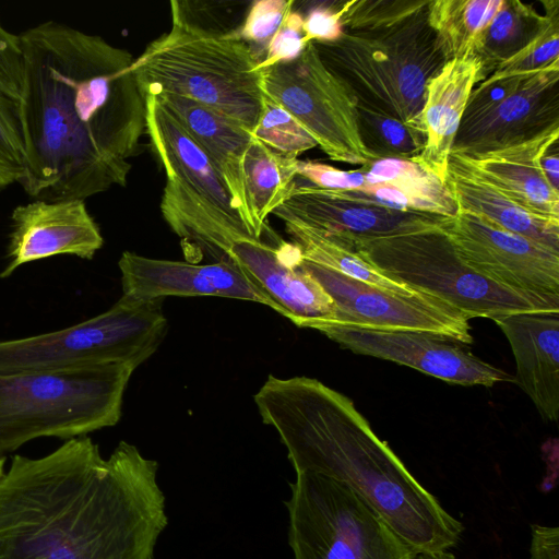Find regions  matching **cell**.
<instances>
[{
  "label": "cell",
  "instance_id": "obj_1",
  "mask_svg": "<svg viewBox=\"0 0 559 559\" xmlns=\"http://www.w3.org/2000/svg\"><path fill=\"white\" fill-rule=\"evenodd\" d=\"M19 36L24 192L34 200H85L124 187L129 159L140 153L146 134L133 56L56 21Z\"/></svg>",
  "mask_w": 559,
  "mask_h": 559
},
{
  "label": "cell",
  "instance_id": "obj_2",
  "mask_svg": "<svg viewBox=\"0 0 559 559\" xmlns=\"http://www.w3.org/2000/svg\"><path fill=\"white\" fill-rule=\"evenodd\" d=\"M158 464L120 441L109 457L87 436L0 476V559H153L168 524Z\"/></svg>",
  "mask_w": 559,
  "mask_h": 559
},
{
  "label": "cell",
  "instance_id": "obj_3",
  "mask_svg": "<svg viewBox=\"0 0 559 559\" xmlns=\"http://www.w3.org/2000/svg\"><path fill=\"white\" fill-rule=\"evenodd\" d=\"M298 473H318L359 495L416 552L448 550L464 526L406 468L344 394L317 379L270 374L253 396Z\"/></svg>",
  "mask_w": 559,
  "mask_h": 559
},
{
  "label": "cell",
  "instance_id": "obj_4",
  "mask_svg": "<svg viewBox=\"0 0 559 559\" xmlns=\"http://www.w3.org/2000/svg\"><path fill=\"white\" fill-rule=\"evenodd\" d=\"M171 27L134 58V73L144 96L173 94L190 98L239 122L250 132L261 110V72L248 45L201 26L182 14L175 1Z\"/></svg>",
  "mask_w": 559,
  "mask_h": 559
},
{
  "label": "cell",
  "instance_id": "obj_5",
  "mask_svg": "<svg viewBox=\"0 0 559 559\" xmlns=\"http://www.w3.org/2000/svg\"><path fill=\"white\" fill-rule=\"evenodd\" d=\"M427 9L386 28L344 32L331 43L312 41L357 103L400 120L424 140L426 86L445 62Z\"/></svg>",
  "mask_w": 559,
  "mask_h": 559
},
{
  "label": "cell",
  "instance_id": "obj_6",
  "mask_svg": "<svg viewBox=\"0 0 559 559\" xmlns=\"http://www.w3.org/2000/svg\"><path fill=\"white\" fill-rule=\"evenodd\" d=\"M134 370L114 364L0 373V459L36 438L71 439L115 426Z\"/></svg>",
  "mask_w": 559,
  "mask_h": 559
},
{
  "label": "cell",
  "instance_id": "obj_7",
  "mask_svg": "<svg viewBox=\"0 0 559 559\" xmlns=\"http://www.w3.org/2000/svg\"><path fill=\"white\" fill-rule=\"evenodd\" d=\"M352 243L383 275L455 308L469 319L559 310V305L508 288L471 267L440 226Z\"/></svg>",
  "mask_w": 559,
  "mask_h": 559
},
{
  "label": "cell",
  "instance_id": "obj_8",
  "mask_svg": "<svg viewBox=\"0 0 559 559\" xmlns=\"http://www.w3.org/2000/svg\"><path fill=\"white\" fill-rule=\"evenodd\" d=\"M163 300L122 295L108 310L75 325L0 341V373L114 364H127L136 369L158 349L167 335Z\"/></svg>",
  "mask_w": 559,
  "mask_h": 559
},
{
  "label": "cell",
  "instance_id": "obj_9",
  "mask_svg": "<svg viewBox=\"0 0 559 559\" xmlns=\"http://www.w3.org/2000/svg\"><path fill=\"white\" fill-rule=\"evenodd\" d=\"M289 486L285 504L294 559H415L417 554L344 483L305 472Z\"/></svg>",
  "mask_w": 559,
  "mask_h": 559
},
{
  "label": "cell",
  "instance_id": "obj_10",
  "mask_svg": "<svg viewBox=\"0 0 559 559\" xmlns=\"http://www.w3.org/2000/svg\"><path fill=\"white\" fill-rule=\"evenodd\" d=\"M260 72L261 91L285 108L331 159L361 166L374 160L359 136L354 96L323 63L313 43L296 60Z\"/></svg>",
  "mask_w": 559,
  "mask_h": 559
},
{
  "label": "cell",
  "instance_id": "obj_11",
  "mask_svg": "<svg viewBox=\"0 0 559 559\" xmlns=\"http://www.w3.org/2000/svg\"><path fill=\"white\" fill-rule=\"evenodd\" d=\"M559 61L534 73L493 78L469 96L451 153L472 156L559 126Z\"/></svg>",
  "mask_w": 559,
  "mask_h": 559
},
{
  "label": "cell",
  "instance_id": "obj_12",
  "mask_svg": "<svg viewBox=\"0 0 559 559\" xmlns=\"http://www.w3.org/2000/svg\"><path fill=\"white\" fill-rule=\"evenodd\" d=\"M295 261L319 282L334 302L333 318L314 322L420 331L442 335L460 344L473 343L471 319L431 296L383 289L310 262L300 252Z\"/></svg>",
  "mask_w": 559,
  "mask_h": 559
},
{
  "label": "cell",
  "instance_id": "obj_13",
  "mask_svg": "<svg viewBox=\"0 0 559 559\" xmlns=\"http://www.w3.org/2000/svg\"><path fill=\"white\" fill-rule=\"evenodd\" d=\"M440 229L477 272L508 288L559 305V252L469 211L443 217Z\"/></svg>",
  "mask_w": 559,
  "mask_h": 559
},
{
  "label": "cell",
  "instance_id": "obj_14",
  "mask_svg": "<svg viewBox=\"0 0 559 559\" xmlns=\"http://www.w3.org/2000/svg\"><path fill=\"white\" fill-rule=\"evenodd\" d=\"M305 328L321 332L353 353L404 365L448 383L492 386L513 380L502 369L479 359L460 343L442 335L325 322H310Z\"/></svg>",
  "mask_w": 559,
  "mask_h": 559
},
{
  "label": "cell",
  "instance_id": "obj_15",
  "mask_svg": "<svg viewBox=\"0 0 559 559\" xmlns=\"http://www.w3.org/2000/svg\"><path fill=\"white\" fill-rule=\"evenodd\" d=\"M100 229L85 200H34L11 213L8 263L0 278L25 263L60 254L91 260L103 247Z\"/></svg>",
  "mask_w": 559,
  "mask_h": 559
},
{
  "label": "cell",
  "instance_id": "obj_16",
  "mask_svg": "<svg viewBox=\"0 0 559 559\" xmlns=\"http://www.w3.org/2000/svg\"><path fill=\"white\" fill-rule=\"evenodd\" d=\"M272 214L293 216L350 242L435 229L443 218L389 209L359 200L348 191L298 181L288 199Z\"/></svg>",
  "mask_w": 559,
  "mask_h": 559
},
{
  "label": "cell",
  "instance_id": "obj_17",
  "mask_svg": "<svg viewBox=\"0 0 559 559\" xmlns=\"http://www.w3.org/2000/svg\"><path fill=\"white\" fill-rule=\"evenodd\" d=\"M118 266L122 295L126 296L141 299L214 296L262 304L284 316L282 309L245 273L224 262L198 264L124 251Z\"/></svg>",
  "mask_w": 559,
  "mask_h": 559
},
{
  "label": "cell",
  "instance_id": "obj_18",
  "mask_svg": "<svg viewBox=\"0 0 559 559\" xmlns=\"http://www.w3.org/2000/svg\"><path fill=\"white\" fill-rule=\"evenodd\" d=\"M511 346L514 381L528 395L539 414L559 418V310H531L491 319Z\"/></svg>",
  "mask_w": 559,
  "mask_h": 559
},
{
  "label": "cell",
  "instance_id": "obj_19",
  "mask_svg": "<svg viewBox=\"0 0 559 559\" xmlns=\"http://www.w3.org/2000/svg\"><path fill=\"white\" fill-rule=\"evenodd\" d=\"M487 78L476 56L444 62L429 80L421 110L425 145L417 162L447 182L449 156L474 87Z\"/></svg>",
  "mask_w": 559,
  "mask_h": 559
},
{
  "label": "cell",
  "instance_id": "obj_20",
  "mask_svg": "<svg viewBox=\"0 0 559 559\" xmlns=\"http://www.w3.org/2000/svg\"><path fill=\"white\" fill-rule=\"evenodd\" d=\"M558 139L559 126H556L500 150L472 156L453 155L523 207L559 219V192L548 183L540 167L543 154Z\"/></svg>",
  "mask_w": 559,
  "mask_h": 559
},
{
  "label": "cell",
  "instance_id": "obj_21",
  "mask_svg": "<svg viewBox=\"0 0 559 559\" xmlns=\"http://www.w3.org/2000/svg\"><path fill=\"white\" fill-rule=\"evenodd\" d=\"M183 127L213 163L241 221L257 236L248 211L242 162L253 138L239 122L190 98L154 96Z\"/></svg>",
  "mask_w": 559,
  "mask_h": 559
},
{
  "label": "cell",
  "instance_id": "obj_22",
  "mask_svg": "<svg viewBox=\"0 0 559 559\" xmlns=\"http://www.w3.org/2000/svg\"><path fill=\"white\" fill-rule=\"evenodd\" d=\"M144 97L146 134L165 173L175 175L223 214L241 219L205 152L154 96Z\"/></svg>",
  "mask_w": 559,
  "mask_h": 559
},
{
  "label": "cell",
  "instance_id": "obj_23",
  "mask_svg": "<svg viewBox=\"0 0 559 559\" xmlns=\"http://www.w3.org/2000/svg\"><path fill=\"white\" fill-rule=\"evenodd\" d=\"M366 185L348 191L359 200L389 209L452 217L459 206L447 182L421 164L380 158L360 167Z\"/></svg>",
  "mask_w": 559,
  "mask_h": 559
},
{
  "label": "cell",
  "instance_id": "obj_24",
  "mask_svg": "<svg viewBox=\"0 0 559 559\" xmlns=\"http://www.w3.org/2000/svg\"><path fill=\"white\" fill-rule=\"evenodd\" d=\"M447 185L459 210L480 214L509 231L559 252V219L523 207L453 154L449 156Z\"/></svg>",
  "mask_w": 559,
  "mask_h": 559
},
{
  "label": "cell",
  "instance_id": "obj_25",
  "mask_svg": "<svg viewBox=\"0 0 559 559\" xmlns=\"http://www.w3.org/2000/svg\"><path fill=\"white\" fill-rule=\"evenodd\" d=\"M298 157L278 153L252 138L242 162L248 211L255 233L262 236L265 221L296 186Z\"/></svg>",
  "mask_w": 559,
  "mask_h": 559
},
{
  "label": "cell",
  "instance_id": "obj_26",
  "mask_svg": "<svg viewBox=\"0 0 559 559\" xmlns=\"http://www.w3.org/2000/svg\"><path fill=\"white\" fill-rule=\"evenodd\" d=\"M301 257L367 284L405 295H424L380 273L366 261L353 243L326 234L289 215H277Z\"/></svg>",
  "mask_w": 559,
  "mask_h": 559
},
{
  "label": "cell",
  "instance_id": "obj_27",
  "mask_svg": "<svg viewBox=\"0 0 559 559\" xmlns=\"http://www.w3.org/2000/svg\"><path fill=\"white\" fill-rule=\"evenodd\" d=\"M503 0L429 1L427 21L444 61L475 56L480 37Z\"/></svg>",
  "mask_w": 559,
  "mask_h": 559
},
{
  "label": "cell",
  "instance_id": "obj_28",
  "mask_svg": "<svg viewBox=\"0 0 559 559\" xmlns=\"http://www.w3.org/2000/svg\"><path fill=\"white\" fill-rule=\"evenodd\" d=\"M543 13L520 0H503L500 9L483 33L475 56L483 63L487 78L537 33Z\"/></svg>",
  "mask_w": 559,
  "mask_h": 559
},
{
  "label": "cell",
  "instance_id": "obj_29",
  "mask_svg": "<svg viewBox=\"0 0 559 559\" xmlns=\"http://www.w3.org/2000/svg\"><path fill=\"white\" fill-rule=\"evenodd\" d=\"M356 119L360 140L374 159L414 160L425 140L400 120L356 102Z\"/></svg>",
  "mask_w": 559,
  "mask_h": 559
},
{
  "label": "cell",
  "instance_id": "obj_30",
  "mask_svg": "<svg viewBox=\"0 0 559 559\" xmlns=\"http://www.w3.org/2000/svg\"><path fill=\"white\" fill-rule=\"evenodd\" d=\"M544 12L537 33L520 51L490 74L508 78L537 72L559 61V0L540 2Z\"/></svg>",
  "mask_w": 559,
  "mask_h": 559
},
{
  "label": "cell",
  "instance_id": "obj_31",
  "mask_svg": "<svg viewBox=\"0 0 559 559\" xmlns=\"http://www.w3.org/2000/svg\"><path fill=\"white\" fill-rule=\"evenodd\" d=\"M251 134L267 147L293 157L318 146L309 132L264 93L260 116Z\"/></svg>",
  "mask_w": 559,
  "mask_h": 559
},
{
  "label": "cell",
  "instance_id": "obj_32",
  "mask_svg": "<svg viewBox=\"0 0 559 559\" xmlns=\"http://www.w3.org/2000/svg\"><path fill=\"white\" fill-rule=\"evenodd\" d=\"M428 0H350L342 2L345 32L390 27L427 9Z\"/></svg>",
  "mask_w": 559,
  "mask_h": 559
},
{
  "label": "cell",
  "instance_id": "obj_33",
  "mask_svg": "<svg viewBox=\"0 0 559 559\" xmlns=\"http://www.w3.org/2000/svg\"><path fill=\"white\" fill-rule=\"evenodd\" d=\"M293 0H258L252 2L242 25L233 36L245 41L258 64L266 55L269 45L284 19L294 9Z\"/></svg>",
  "mask_w": 559,
  "mask_h": 559
},
{
  "label": "cell",
  "instance_id": "obj_34",
  "mask_svg": "<svg viewBox=\"0 0 559 559\" xmlns=\"http://www.w3.org/2000/svg\"><path fill=\"white\" fill-rule=\"evenodd\" d=\"M24 166L25 148L19 102L0 92V190L20 183Z\"/></svg>",
  "mask_w": 559,
  "mask_h": 559
},
{
  "label": "cell",
  "instance_id": "obj_35",
  "mask_svg": "<svg viewBox=\"0 0 559 559\" xmlns=\"http://www.w3.org/2000/svg\"><path fill=\"white\" fill-rule=\"evenodd\" d=\"M310 43L304 31V17L299 10H292L272 38L264 60L257 69L288 63L299 58Z\"/></svg>",
  "mask_w": 559,
  "mask_h": 559
},
{
  "label": "cell",
  "instance_id": "obj_36",
  "mask_svg": "<svg viewBox=\"0 0 559 559\" xmlns=\"http://www.w3.org/2000/svg\"><path fill=\"white\" fill-rule=\"evenodd\" d=\"M296 181L321 189L356 191L365 185L361 169L342 170L318 160H297Z\"/></svg>",
  "mask_w": 559,
  "mask_h": 559
},
{
  "label": "cell",
  "instance_id": "obj_37",
  "mask_svg": "<svg viewBox=\"0 0 559 559\" xmlns=\"http://www.w3.org/2000/svg\"><path fill=\"white\" fill-rule=\"evenodd\" d=\"M24 69L20 36L0 23V92L20 99L23 91Z\"/></svg>",
  "mask_w": 559,
  "mask_h": 559
},
{
  "label": "cell",
  "instance_id": "obj_38",
  "mask_svg": "<svg viewBox=\"0 0 559 559\" xmlns=\"http://www.w3.org/2000/svg\"><path fill=\"white\" fill-rule=\"evenodd\" d=\"M304 17V31L309 43H331L342 37V2H319Z\"/></svg>",
  "mask_w": 559,
  "mask_h": 559
},
{
  "label": "cell",
  "instance_id": "obj_39",
  "mask_svg": "<svg viewBox=\"0 0 559 559\" xmlns=\"http://www.w3.org/2000/svg\"><path fill=\"white\" fill-rule=\"evenodd\" d=\"M531 559H559V528L532 524Z\"/></svg>",
  "mask_w": 559,
  "mask_h": 559
},
{
  "label": "cell",
  "instance_id": "obj_40",
  "mask_svg": "<svg viewBox=\"0 0 559 559\" xmlns=\"http://www.w3.org/2000/svg\"><path fill=\"white\" fill-rule=\"evenodd\" d=\"M540 167L543 174L551 186V188L559 192V147L558 141L552 143L540 158Z\"/></svg>",
  "mask_w": 559,
  "mask_h": 559
},
{
  "label": "cell",
  "instance_id": "obj_41",
  "mask_svg": "<svg viewBox=\"0 0 559 559\" xmlns=\"http://www.w3.org/2000/svg\"><path fill=\"white\" fill-rule=\"evenodd\" d=\"M415 559H456V557L448 551H436V552H420L415 556Z\"/></svg>",
  "mask_w": 559,
  "mask_h": 559
},
{
  "label": "cell",
  "instance_id": "obj_42",
  "mask_svg": "<svg viewBox=\"0 0 559 559\" xmlns=\"http://www.w3.org/2000/svg\"><path fill=\"white\" fill-rule=\"evenodd\" d=\"M4 461H5V459H0V476L3 473Z\"/></svg>",
  "mask_w": 559,
  "mask_h": 559
}]
</instances>
